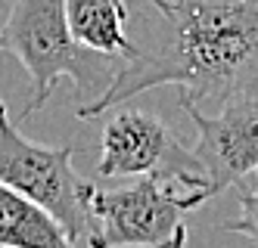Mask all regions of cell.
<instances>
[{
	"label": "cell",
	"mask_w": 258,
	"mask_h": 248,
	"mask_svg": "<svg viewBox=\"0 0 258 248\" xmlns=\"http://www.w3.org/2000/svg\"><path fill=\"white\" fill-rule=\"evenodd\" d=\"M180 109L196 124L193 155L206 177L209 199L230 189L258 164V84L243 81L224 93V109L218 115H202L193 100L180 97Z\"/></svg>",
	"instance_id": "cell-5"
},
{
	"label": "cell",
	"mask_w": 258,
	"mask_h": 248,
	"mask_svg": "<svg viewBox=\"0 0 258 248\" xmlns=\"http://www.w3.org/2000/svg\"><path fill=\"white\" fill-rule=\"evenodd\" d=\"M0 50L16 56L31 78V97L19 121L41 112L62 78L75 81L78 106L94 103L118 68V56L94 53L72 37L66 0H13L7 22L0 25Z\"/></svg>",
	"instance_id": "cell-2"
},
{
	"label": "cell",
	"mask_w": 258,
	"mask_h": 248,
	"mask_svg": "<svg viewBox=\"0 0 258 248\" xmlns=\"http://www.w3.org/2000/svg\"><path fill=\"white\" fill-rule=\"evenodd\" d=\"M0 245L7 248H78L41 205L0 183Z\"/></svg>",
	"instance_id": "cell-8"
},
{
	"label": "cell",
	"mask_w": 258,
	"mask_h": 248,
	"mask_svg": "<svg viewBox=\"0 0 258 248\" xmlns=\"http://www.w3.org/2000/svg\"><path fill=\"white\" fill-rule=\"evenodd\" d=\"M206 189L180 180L140 177L131 186L90 193L87 248H183L187 211L206 202Z\"/></svg>",
	"instance_id": "cell-3"
},
{
	"label": "cell",
	"mask_w": 258,
	"mask_h": 248,
	"mask_svg": "<svg viewBox=\"0 0 258 248\" xmlns=\"http://www.w3.org/2000/svg\"><path fill=\"white\" fill-rule=\"evenodd\" d=\"M153 22L140 19V37H127L131 53L118 59L109 87L94 103L78 106V118L106 115L137 93L177 84L180 97H224L255 78L258 0H143Z\"/></svg>",
	"instance_id": "cell-1"
},
{
	"label": "cell",
	"mask_w": 258,
	"mask_h": 248,
	"mask_svg": "<svg viewBox=\"0 0 258 248\" xmlns=\"http://www.w3.org/2000/svg\"><path fill=\"white\" fill-rule=\"evenodd\" d=\"M0 248H7V245H0Z\"/></svg>",
	"instance_id": "cell-10"
},
{
	"label": "cell",
	"mask_w": 258,
	"mask_h": 248,
	"mask_svg": "<svg viewBox=\"0 0 258 248\" xmlns=\"http://www.w3.org/2000/svg\"><path fill=\"white\" fill-rule=\"evenodd\" d=\"M72 146H44L22 137L0 100V183L41 205L75 245H87L94 183L72 168Z\"/></svg>",
	"instance_id": "cell-4"
},
{
	"label": "cell",
	"mask_w": 258,
	"mask_h": 248,
	"mask_svg": "<svg viewBox=\"0 0 258 248\" xmlns=\"http://www.w3.org/2000/svg\"><path fill=\"white\" fill-rule=\"evenodd\" d=\"M103 177H162L206 189V177L193 152H183L177 137L159 115L146 109H118L103 127ZM209 196V193H206Z\"/></svg>",
	"instance_id": "cell-6"
},
{
	"label": "cell",
	"mask_w": 258,
	"mask_h": 248,
	"mask_svg": "<svg viewBox=\"0 0 258 248\" xmlns=\"http://www.w3.org/2000/svg\"><path fill=\"white\" fill-rule=\"evenodd\" d=\"M127 10L124 0H66V22L72 37L103 56H118L124 59L131 53L127 44Z\"/></svg>",
	"instance_id": "cell-7"
},
{
	"label": "cell",
	"mask_w": 258,
	"mask_h": 248,
	"mask_svg": "<svg viewBox=\"0 0 258 248\" xmlns=\"http://www.w3.org/2000/svg\"><path fill=\"white\" fill-rule=\"evenodd\" d=\"M233 189L239 196V217L227 223V230L243 233L246 239H255V223H258V214H255V171L246 177H239L233 183Z\"/></svg>",
	"instance_id": "cell-9"
}]
</instances>
